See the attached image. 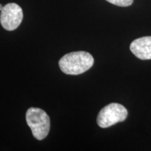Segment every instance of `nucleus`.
<instances>
[{
    "mask_svg": "<svg viewBox=\"0 0 151 151\" xmlns=\"http://www.w3.org/2000/svg\"><path fill=\"white\" fill-rule=\"evenodd\" d=\"M94 64L91 54L85 51L69 52L59 61V67L63 73L68 75H79L90 69Z\"/></svg>",
    "mask_w": 151,
    "mask_h": 151,
    "instance_id": "nucleus-1",
    "label": "nucleus"
},
{
    "mask_svg": "<svg viewBox=\"0 0 151 151\" xmlns=\"http://www.w3.org/2000/svg\"><path fill=\"white\" fill-rule=\"evenodd\" d=\"M26 122L37 140H43L48 136L50 127V121L46 111L39 108L32 107L26 112Z\"/></svg>",
    "mask_w": 151,
    "mask_h": 151,
    "instance_id": "nucleus-2",
    "label": "nucleus"
},
{
    "mask_svg": "<svg viewBox=\"0 0 151 151\" xmlns=\"http://www.w3.org/2000/svg\"><path fill=\"white\" fill-rule=\"evenodd\" d=\"M128 112L125 107L118 103H111L104 107L97 116V122L101 128H107L126 120Z\"/></svg>",
    "mask_w": 151,
    "mask_h": 151,
    "instance_id": "nucleus-3",
    "label": "nucleus"
},
{
    "mask_svg": "<svg viewBox=\"0 0 151 151\" xmlns=\"http://www.w3.org/2000/svg\"><path fill=\"white\" fill-rule=\"evenodd\" d=\"M23 13L21 7L16 3H9L3 7L0 14V22L6 30L13 31L22 22Z\"/></svg>",
    "mask_w": 151,
    "mask_h": 151,
    "instance_id": "nucleus-4",
    "label": "nucleus"
},
{
    "mask_svg": "<svg viewBox=\"0 0 151 151\" xmlns=\"http://www.w3.org/2000/svg\"><path fill=\"white\" fill-rule=\"evenodd\" d=\"M130 50L140 60H151V37L135 39L130 44Z\"/></svg>",
    "mask_w": 151,
    "mask_h": 151,
    "instance_id": "nucleus-5",
    "label": "nucleus"
},
{
    "mask_svg": "<svg viewBox=\"0 0 151 151\" xmlns=\"http://www.w3.org/2000/svg\"><path fill=\"white\" fill-rule=\"evenodd\" d=\"M107 1L118 6L126 7L132 5L134 0H106Z\"/></svg>",
    "mask_w": 151,
    "mask_h": 151,
    "instance_id": "nucleus-6",
    "label": "nucleus"
},
{
    "mask_svg": "<svg viewBox=\"0 0 151 151\" xmlns=\"http://www.w3.org/2000/svg\"><path fill=\"white\" fill-rule=\"evenodd\" d=\"M3 7H4V6H2V5H1V4H0V11H1V10H2Z\"/></svg>",
    "mask_w": 151,
    "mask_h": 151,
    "instance_id": "nucleus-7",
    "label": "nucleus"
}]
</instances>
